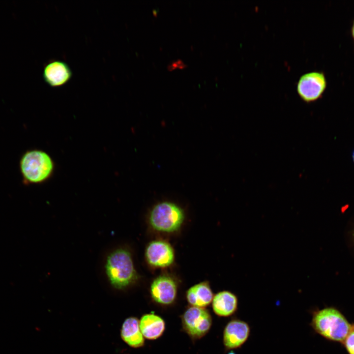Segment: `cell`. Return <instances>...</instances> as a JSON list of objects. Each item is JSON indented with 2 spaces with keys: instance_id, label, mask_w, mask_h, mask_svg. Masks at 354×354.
<instances>
[{
  "instance_id": "obj_1",
  "label": "cell",
  "mask_w": 354,
  "mask_h": 354,
  "mask_svg": "<svg viewBox=\"0 0 354 354\" xmlns=\"http://www.w3.org/2000/svg\"><path fill=\"white\" fill-rule=\"evenodd\" d=\"M103 271L110 285L118 290L126 289L138 279L131 253L124 247L113 248L107 253Z\"/></svg>"
},
{
  "instance_id": "obj_2",
  "label": "cell",
  "mask_w": 354,
  "mask_h": 354,
  "mask_svg": "<svg viewBox=\"0 0 354 354\" xmlns=\"http://www.w3.org/2000/svg\"><path fill=\"white\" fill-rule=\"evenodd\" d=\"M310 325L315 332L325 339L342 344L352 324L339 309L328 306L312 311Z\"/></svg>"
},
{
  "instance_id": "obj_3",
  "label": "cell",
  "mask_w": 354,
  "mask_h": 354,
  "mask_svg": "<svg viewBox=\"0 0 354 354\" xmlns=\"http://www.w3.org/2000/svg\"><path fill=\"white\" fill-rule=\"evenodd\" d=\"M20 171L25 185L40 184L52 177L55 164L51 156L39 149L26 151L19 161Z\"/></svg>"
},
{
  "instance_id": "obj_4",
  "label": "cell",
  "mask_w": 354,
  "mask_h": 354,
  "mask_svg": "<svg viewBox=\"0 0 354 354\" xmlns=\"http://www.w3.org/2000/svg\"><path fill=\"white\" fill-rule=\"evenodd\" d=\"M183 210L176 204L162 202L156 204L149 214L152 227L160 232L171 233L177 231L184 220Z\"/></svg>"
},
{
  "instance_id": "obj_5",
  "label": "cell",
  "mask_w": 354,
  "mask_h": 354,
  "mask_svg": "<svg viewBox=\"0 0 354 354\" xmlns=\"http://www.w3.org/2000/svg\"><path fill=\"white\" fill-rule=\"evenodd\" d=\"M185 331L193 339H199L206 335L212 324L209 312L204 308L192 306L188 308L181 317Z\"/></svg>"
},
{
  "instance_id": "obj_6",
  "label": "cell",
  "mask_w": 354,
  "mask_h": 354,
  "mask_svg": "<svg viewBox=\"0 0 354 354\" xmlns=\"http://www.w3.org/2000/svg\"><path fill=\"white\" fill-rule=\"evenodd\" d=\"M326 87V80L322 72H311L302 75L297 84L300 98L307 103L320 98Z\"/></svg>"
},
{
  "instance_id": "obj_7",
  "label": "cell",
  "mask_w": 354,
  "mask_h": 354,
  "mask_svg": "<svg viewBox=\"0 0 354 354\" xmlns=\"http://www.w3.org/2000/svg\"><path fill=\"white\" fill-rule=\"evenodd\" d=\"M250 333V327L246 322L239 319L232 320L224 329V345L227 350L239 348L248 340Z\"/></svg>"
},
{
  "instance_id": "obj_8",
  "label": "cell",
  "mask_w": 354,
  "mask_h": 354,
  "mask_svg": "<svg viewBox=\"0 0 354 354\" xmlns=\"http://www.w3.org/2000/svg\"><path fill=\"white\" fill-rule=\"evenodd\" d=\"M174 252L171 245L163 240L151 242L146 250V257L148 263L157 267L170 266L174 260Z\"/></svg>"
},
{
  "instance_id": "obj_9",
  "label": "cell",
  "mask_w": 354,
  "mask_h": 354,
  "mask_svg": "<svg viewBox=\"0 0 354 354\" xmlns=\"http://www.w3.org/2000/svg\"><path fill=\"white\" fill-rule=\"evenodd\" d=\"M177 293L176 281L171 277L161 275L152 282L150 294L153 300L161 304L169 305L175 300Z\"/></svg>"
},
{
  "instance_id": "obj_10",
  "label": "cell",
  "mask_w": 354,
  "mask_h": 354,
  "mask_svg": "<svg viewBox=\"0 0 354 354\" xmlns=\"http://www.w3.org/2000/svg\"><path fill=\"white\" fill-rule=\"evenodd\" d=\"M72 76L69 66L65 62L55 60L48 62L44 67V81L53 88L60 87L68 83Z\"/></svg>"
},
{
  "instance_id": "obj_11",
  "label": "cell",
  "mask_w": 354,
  "mask_h": 354,
  "mask_svg": "<svg viewBox=\"0 0 354 354\" xmlns=\"http://www.w3.org/2000/svg\"><path fill=\"white\" fill-rule=\"evenodd\" d=\"M214 312L220 317H229L233 315L238 307V299L232 292L223 291L218 293L212 301Z\"/></svg>"
},
{
  "instance_id": "obj_12",
  "label": "cell",
  "mask_w": 354,
  "mask_h": 354,
  "mask_svg": "<svg viewBox=\"0 0 354 354\" xmlns=\"http://www.w3.org/2000/svg\"><path fill=\"white\" fill-rule=\"evenodd\" d=\"M139 325L144 337L149 340L158 338L165 329L163 319L154 313L143 315L139 321Z\"/></svg>"
},
{
  "instance_id": "obj_13",
  "label": "cell",
  "mask_w": 354,
  "mask_h": 354,
  "mask_svg": "<svg viewBox=\"0 0 354 354\" xmlns=\"http://www.w3.org/2000/svg\"><path fill=\"white\" fill-rule=\"evenodd\" d=\"M120 335L122 339L131 347L139 348L144 344V337L140 330L139 321L135 317H131L125 320Z\"/></svg>"
},
{
  "instance_id": "obj_14",
  "label": "cell",
  "mask_w": 354,
  "mask_h": 354,
  "mask_svg": "<svg viewBox=\"0 0 354 354\" xmlns=\"http://www.w3.org/2000/svg\"><path fill=\"white\" fill-rule=\"evenodd\" d=\"M213 293L208 283L203 282L190 288L186 292V299L192 306L204 308L213 298Z\"/></svg>"
},
{
  "instance_id": "obj_15",
  "label": "cell",
  "mask_w": 354,
  "mask_h": 354,
  "mask_svg": "<svg viewBox=\"0 0 354 354\" xmlns=\"http://www.w3.org/2000/svg\"><path fill=\"white\" fill-rule=\"evenodd\" d=\"M342 345L348 354H354V324Z\"/></svg>"
},
{
  "instance_id": "obj_16",
  "label": "cell",
  "mask_w": 354,
  "mask_h": 354,
  "mask_svg": "<svg viewBox=\"0 0 354 354\" xmlns=\"http://www.w3.org/2000/svg\"><path fill=\"white\" fill-rule=\"evenodd\" d=\"M351 33H352V37L354 40V22L353 24L352 27Z\"/></svg>"
},
{
  "instance_id": "obj_17",
  "label": "cell",
  "mask_w": 354,
  "mask_h": 354,
  "mask_svg": "<svg viewBox=\"0 0 354 354\" xmlns=\"http://www.w3.org/2000/svg\"><path fill=\"white\" fill-rule=\"evenodd\" d=\"M227 354H236L234 352L231 351L229 352Z\"/></svg>"
},
{
  "instance_id": "obj_18",
  "label": "cell",
  "mask_w": 354,
  "mask_h": 354,
  "mask_svg": "<svg viewBox=\"0 0 354 354\" xmlns=\"http://www.w3.org/2000/svg\"><path fill=\"white\" fill-rule=\"evenodd\" d=\"M352 158L354 162V150L353 151V154H352Z\"/></svg>"
}]
</instances>
